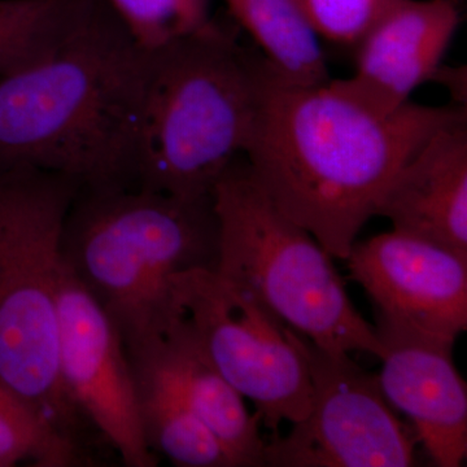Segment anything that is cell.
<instances>
[{"label": "cell", "instance_id": "6da1fadb", "mask_svg": "<svg viewBox=\"0 0 467 467\" xmlns=\"http://www.w3.org/2000/svg\"><path fill=\"white\" fill-rule=\"evenodd\" d=\"M256 77V110L243 156L273 204L340 260L414 153L436 131L467 119L466 107L413 101L380 115L330 81L285 78L260 51Z\"/></svg>", "mask_w": 467, "mask_h": 467}, {"label": "cell", "instance_id": "7a4b0ae2", "mask_svg": "<svg viewBox=\"0 0 467 467\" xmlns=\"http://www.w3.org/2000/svg\"><path fill=\"white\" fill-rule=\"evenodd\" d=\"M150 64V51L98 0L57 50L0 77V171L137 186Z\"/></svg>", "mask_w": 467, "mask_h": 467}, {"label": "cell", "instance_id": "3957f363", "mask_svg": "<svg viewBox=\"0 0 467 467\" xmlns=\"http://www.w3.org/2000/svg\"><path fill=\"white\" fill-rule=\"evenodd\" d=\"M64 264L116 326L129 353L180 312L171 279L216 269L213 195L181 198L140 186L81 187L61 236Z\"/></svg>", "mask_w": 467, "mask_h": 467}, {"label": "cell", "instance_id": "277c9868", "mask_svg": "<svg viewBox=\"0 0 467 467\" xmlns=\"http://www.w3.org/2000/svg\"><path fill=\"white\" fill-rule=\"evenodd\" d=\"M256 47L211 20L150 51L137 186L208 198L244 155L257 100Z\"/></svg>", "mask_w": 467, "mask_h": 467}, {"label": "cell", "instance_id": "5b68a950", "mask_svg": "<svg viewBox=\"0 0 467 467\" xmlns=\"http://www.w3.org/2000/svg\"><path fill=\"white\" fill-rule=\"evenodd\" d=\"M81 187L39 169L0 171V379L97 461L92 448L103 441L70 401L58 368L61 236Z\"/></svg>", "mask_w": 467, "mask_h": 467}, {"label": "cell", "instance_id": "8992f818", "mask_svg": "<svg viewBox=\"0 0 467 467\" xmlns=\"http://www.w3.org/2000/svg\"><path fill=\"white\" fill-rule=\"evenodd\" d=\"M213 204L218 275L319 348L380 358L376 327L353 306L333 256L273 204L244 156L217 181Z\"/></svg>", "mask_w": 467, "mask_h": 467}, {"label": "cell", "instance_id": "52a82bcc", "mask_svg": "<svg viewBox=\"0 0 467 467\" xmlns=\"http://www.w3.org/2000/svg\"><path fill=\"white\" fill-rule=\"evenodd\" d=\"M171 291L209 361L254 402L272 435L281 434L282 423L306 416L312 380L288 326L213 269L173 276Z\"/></svg>", "mask_w": 467, "mask_h": 467}, {"label": "cell", "instance_id": "ba28073f", "mask_svg": "<svg viewBox=\"0 0 467 467\" xmlns=\"http://www.w3.org/2000/svg\"><path fill=\"white\" fill-rule=\"evenodd\" d=\"M312 380V405L287 435H272L264 451L273 467H408L416 439L384 398L377 376L349 353H330L288 327Z\"/></svg>", "mask_w": 467, "mask_h": 467}, {"label": "cell", "instance_id": "9c48e42d", "mask_svg": "<svg viewBox=\"0 0 467 467\" xmlns=\"http://www.w3.org/2000/svg\"><path fill=\"white\" fill-rule=\"evenodd\" d=\"M58 368L77 410L129 467H155L144 439L133 364L121 334L64 264Z\"/></svg>", "mask_w": 467, "mask_h": 467}, {"label": "cell", "instance_id": "30bf717a", "mask_svg": "<svg viewBox=\"0 0 467 467\" xmlns=\"http://www.w3.org/2000/svg\"><path fill=\"white\" fill-rule=\"evenodd\" d=\"M346 260L377 321L451 342L466 330L467 257L392 230L356 242Z\"/></svg>", "mask_w": 467, "mask_h": 467}, {"label": "cell", "instance_id": "8fae6325", "mask_svg": "<svg viewBox=\"0 0 467 467\" xmlns=\"http://www.w3.org/2000/svg\"><path fill=\"white\" fill-rule=\"evenodd\" d=\"M384 398L413 423L432 462L460 467L467 456V389L451 340L377 321Z\"/></svg>", "mask_w": 467, "mask_h": 467}, {"label": "cell", "instance_id": "7c38bea8", "mask_svg": "<svg viewBox=\"0 0 467 467\" xmlns=\"http://www.w3.org/2000/svg\"><path fill=\"white\" fill-rule=\"evenodd\" d=\"M461 23L454 0H398L356 47L355 75L330 84L380 115H391L432 79Z\"/></svg>", "mask_w": 467, "mask_h": 467}, {"label": "cell", "instance_id": "4fadbf2b", "mask_svg": "<svg viewBox=\"0 0 467 467\" xmlns=\"http://www.w3.org/2000/svg\"><path fill=\"white\" fill-rule=\"evenodd\" d=\"M135 370L155 377L182 399L229 451L235 467L265 466L260 416L213 367L182 310L142 348L129 353Z\"/></svg>", "mask_w": 467, "mask_h": 467}, {"label": "cell", "instance_id": "5bb4252c", "mask_svg": "<svg viewBox=\"0 0 467 467\" xmlns=\"http://www.w3.org/2000/svg\"><path fill=\"white\" fill-rule=\"evenodd\" d=\"M393 230L467 257V119L436 131L393 177L377 209Z\"/></svg>", "mask_w": 467, "mask_h": 467}, {"label": "cell", "instance_id": "9a60e30c", "mask_svg": "<svg viewBox=\"0 0 467 467\" xmlns=\"http://www.w3.org/2000/svg\"><path fill=\"white\" fill-rule=\"evenodd\" d=\"M257 50L285 78L304 85L330 81L319 38L295 0H225Z\"/></svg>", "mask_w": 467, "mask_h": 467}, {"label": "cell", "instance_id": "2e32d148", "mask_svg": "<svg viewBox=\"0 0 467 467\" xmlns=\"http://www.w3.org/2000/svg\"><path fill=\"white\" fill-rule=\"evenodd\" d=\"M134 373L140 425L153 454L180 467H235L229 451L177 393L150 374L135 368Z\"/></svg>", "mask_w": 467, "mask_h": 467}, {"label": "cell", "instance_id": "e0dca14e", "mask_svg": "<svg viewBox=\"0 0 467 467\" xmlns=\"http://www.w3.org/2000/svg\"><path fill=\"white\" fill-rule=\"evenodd\" d=\"M98 0H0V77L32 66L67 41Z\"/></svg>", "mask_w": 467, "mask_h": 467}, {"label": "cell", "instance_id": "ac0fdd59", "mask_svg": "<svg viewBox=\"0 0 467 467\" xmlns=\"http://www.w3.org/2000/svg\"><path fill=\"white\" fill-rule=\"evenodd\" d=\"M32 462L36 467L95 465L39 411L0 379V467Z\"/></svg>", "mask_w": 467, "mask_h": 467}, {"label": "cell", "instance_id": "d6986e66", "mask_svg": "<svg viewBox=\"0 0 467 467\" xmlns=\"http://www.w3.org/2000/svg\"><path fill=\"white\" fill-rule=\"evenodd\" d=\"M135 41L153 51L212 20L211 0H106Z\"/></svg>", "mask_w": 467, "mask_h": 467}, {"label": "cell", "instance_id": "ffe728a7", "mask_svg": "<svg viewBox=\"0 0 467 467\" xmlns=\"http://www.w3.org/2000/svg\"><path fill=\"white\" fill-rule=\"evenodd\" d=\"M319 39L358 47L378 20L398 0H295Z\"/></svg>", "mask_w": 467, "mask_h": 467}, {"label": "cell", "instance_id": "44dd1931", "mask_svg": "<svg viewBox=\"0 0 467 467\" xmlns=\"http://www.w3.org/2000/svg\"><path fill=\"white\" fill-rule=\"evenodd\" d=\"M466 67H451L441 64L431 81L450 90L453 104L466 107Z\"/></svg>", "mask_w": 467, "mask_h": 467}]
</instances>
